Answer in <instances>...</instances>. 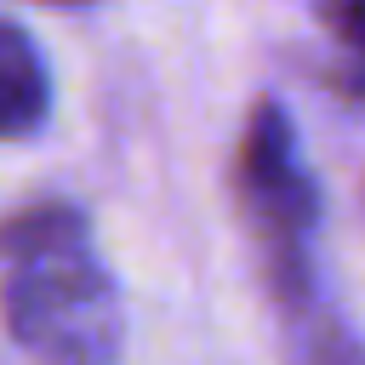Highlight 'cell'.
<instances>
[{
  "instance_id": "1",
  "label": "cell",
  "mask_w": 365,
  "mask_h": 365,
  "mask_svg": "<svg viewBox=\"0 0 365 365\" xmlns=\"http://www.w3.org/2000/svg\"><path fill=\"white\" fill-rule=\"evenodd\" d=\"M0 325L23 365H114L120 291L74 200H34L0 222Z\"/></svg>"
},
{
  "instance_id": "2",
  "label": "cell",
  "mask_w": 365,
  "mask_h": 365,
  "mask_svg": "<svg viewBox=\"0 0 365 365\" xmlns=\"http://www.w3.org/2000/svg\"><path fill=\"white\" fill-rule=\"evenodd\" d=\"M234 200H240V217L251 228L257 268H262L274 308L285 314L297 302H314L319 291H314L308 240L319 222V188L302 171L291 114L274 97H257L245 114V131L234 148Z\"/></svg>"
},
{
  "instance_id": "3",
  "label": "cell",
  "mask_w": 365,
  "mask_h": 365,
  "mask_svg": "<svg viewBox=\"0 0 365 365\" xmlns=\"http://www.w3.org/2000/svg\"><path fill=\"white\" fill-rule=\"evenodd\" d=\"M51 114V68L29 29L0 17V143L34 137Z\"/></svg>"
},
{
  "instance_id": "4",
  "label": "cell",
  "mask_w": 365,
  "mask_h": 365,
  "mask_svg": "<svg viewBox=\"0 0 365 365\" xmlns=\"http://www.w3.org/2000/svg\"><path fill=\"white\" fill-rule=\"evenodd\" d=\"M285 331H291L297 365H365V336L342 314H331L319 297L285 308Z\"/></svg>"
},
{
  "instance_id": "5",
  "label": "cell",
  "mask_w": 365,
  "mask_h": 365,
  "mask_svg": "<svg viewBox=\"0 0 365 365\" xmlns=\"http://www.w3.org/2000/svg\"><path fill=\"white\" fill-rule=\"evenodd\" d=\"M319 23L342 46L336 91L354 97V103H365V0H319Z\"/></svg>"
},
{
  "instance_id": "6",
  "label": "cell",
  "mask_w": 365,
  "mask_h": 365,
  "mask_svg": "<svg viewBox=\"0 0 365 365\" xmlns=\"http://www.w3.org/2000/svg\"><path fill=\"white\" fill-rule=\"evenodd\" d=\"M40 6H57V11H80V6H97V0H40Z\"/></svg>"
}]
</instances>
